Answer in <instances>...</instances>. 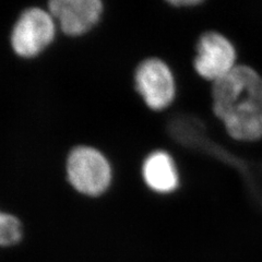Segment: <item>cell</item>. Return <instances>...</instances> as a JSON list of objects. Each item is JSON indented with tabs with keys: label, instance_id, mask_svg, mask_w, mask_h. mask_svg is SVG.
<instances>
[{
	"label": "cell",
	"instance_id": "obj_2",
	"mask_svg": "<svg viewBox=\"0 0 262 262\" xmlns=\"http://www.w3.org/2000/svg\"><path fill=\"white\" fill-rule=\"evenodd\" d=\"M66 177L77 192L97 198L110 189L113 167L107 157L92 145L73 146L66 159Z\"/></svg>",
	"mask_w": 262,
	"mask_h": 262
},
{
	"label": "cell",
	"instance_id": "obj_1",
	"mask_svg": "<svg viewBox=\"0 0 262 262\" xmlns=\"http://www.w3.org/2000/svg\"><path fill=\"white\" fill-rule=\"evenodd\" d=\"M213 111L237 140L262 138V78L247 66H236L212 89Z\"/></svg>",
	"mask_w": 262,
	"mask_h": 262
},
{
	"label": "cell",
	"instance_id": "obj_7",
	"mask_svg": "<svg viewBox=\"0 0 262 262\" xmlns=\"http://www.w3.org/2000/svg\"><path fill=\"white\" fill-rule=\"evenodd\" d=\"M141 176L144 185L153 192L166 194L177 189L179 176L176 164L166 151L155 150L142 162Z\"/></svg>",
	"mask_w": 262,
	"mask_h": 262
},
{
	"label": "cell",
	"instance_id": "obj_8",
	"mask_svg": "<svg viewBox=\"0 0 262 262\" xmlns=\"http://www.w3.org/2000/svg\"><path fill=\"white\" fill-rule=\"evenodd\" d=\"M23 237V226L18 216L0 210V247L19 244Z\"/></svg>",
	"mask_w": 262,
	"mask_h": 262
},
{
	"label": "cell",
	"instance_id": "obj_4",
	"mask_svg": "<svg viewBox=\"0 0 262 262\" xmlns=\"http://www.w3.org/2000/svg\"><path fill=\"white\" fill-rule=\"evenodd\" d=\"M135 89L143 103L154 112L167 108L176 96V81L169 66L158 57H149L137 66Z\"/></svg>",
	"mask_w": 262,
	"mask_h": 262
},
{
	"label": "cell",
	"instance_id": "obj_5",
	"mask_svg": "<svg viewBox=\"0 0 262 262\" xmlns=\"http://www.w3.org/2000/svg\"><path fill=\"white\" fill-rule=\"evenodd\" d=\"M64 35L79 37L92 31L100 23L104 14L101 0H52L47 4Z\"/></svg>",
	"mask_w": 262,
	"mask_h": 262
},
{
	"label": "cell",
	"instance_id": "obj_6",
	"mask_svg": "<svg viewBox=\"0 0 262 262\" xmlns=\"http://www.w3.org/2000/svg\"><path fill=\"white\" fill-rule=\"evenodd\" d=\"M235 61V48L225 36L216 32H208L200 37L193 61L200 77L215 82L236 67Z\"/></svg>",
	"mask_w": 262,
	"mask_h": 262
},
{
	"label": "cell",
	"instance_id": "obj_9",
	"mask_svg": "<svg viewBox=\"0 0 262 262\" xmlns=\"http://www.w3.org/2000/svg\"><path fill=\"white\" fill-rule=\"evenodd\" d=\"M169 5L174 7H193L201 4L199 0H174V2H168Z\"/></svg>",
	"mask_w": 262,
	"mask_h": 262
},
{
	"label": "cell",
	"instance_id": "obj_3",
	"mask_svg": "<svg viewBox=\"0 0 262 262\" xmlns=\"http://www.w3.org/2000/svg\"><path fill=\"white\" fill-rule=\"evenodd\" d=\"M57 30L58 26L47 8L29 7L20 13L12 26V51L20 58H35L54 43Z\"/></svg>",
	"mask_w": 262,
	"mask_h": 262
}]
</instances>
